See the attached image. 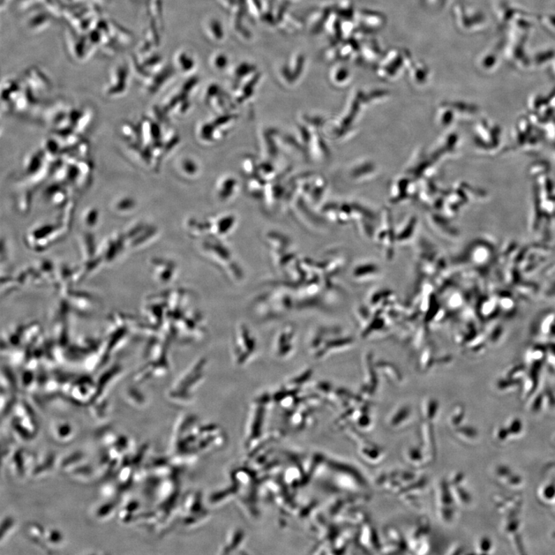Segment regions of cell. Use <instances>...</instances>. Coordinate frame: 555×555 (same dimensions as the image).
Returning a JSON list of instances; mask_svg holds the SVG:
<instances>
[]
</instances>
